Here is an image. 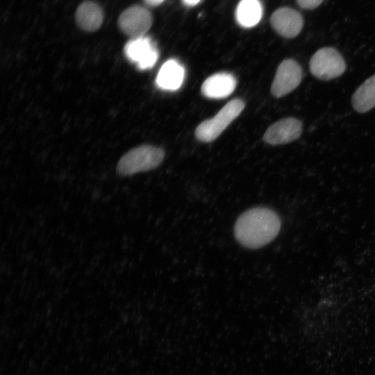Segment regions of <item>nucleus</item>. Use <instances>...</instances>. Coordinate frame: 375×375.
Instances as JSON below:
<instances>
[{
	"mask_svg": "<svg viewBox=\"0 0 375 375\" xmlns=\"http://www.w3.org/2000/svg\"><path fill=\"white\" fill-rule=\"evenodd\" d=\"M281 219L277 213L266 207H256L241 214L234 226L238 242L249 249L262 247L278 234Z\"/></svg>",
	"mask_w": 375,
	"mask_h": 375,
	"instance_id": "f257e3e1",
	"label": "nucleus"
},
{
	"mask_svg": "<svg viewBox=\"0 0 375 375\" xmlns=\"http://www.w3.org/2000/svg\"><path fill=\"white\" fill-rule=\"evenodd\" d=\"M164 151L151 145H142L124 154L118 162L117 172L129 176L156 168L163 160Z\"/></svg>",
	"mask_w": 375,
	"mask_h": 375,
	"instance_id": "f03ea898",
	"label": "nucleus"
},
{
	"mask_svg": "<svg viewBox=\"0 0 375 375\" xmlns=\"http://www.w3.org/2000/svg\"><path fill=\"white\" fill-rule=\"evenodd\" d=\"M244 108L242 100L230 101L212 118L202 122L197 126L195 131L197 139L203 142L215 140L240 115Z\"/></svg>",
	"mask_w": 375,
	"mask_h": 375,
	"instance_id": "7ed1b4c3",
	"label": "nucleus"
},
{
	"mask_svg": "<svg viewBox=\"0 0 375 375\" xmlns=\"http://www.w3.org/2000/svg\"><path fill=\"white\" fill-rule=\"evenodd\" d=\"M311 74L319 80L328 81L342 75L346 63L342 55L334 48L324 47L317 50L309 62Z\"/></svg>",
	"mask_w": 375,
	"mask_h": 375,
	"instance_id": "20e7f679",
	"label": "nucleus"
},
{
	"mask_svg": "<svg viewBox=\"0 0 375 375\" xmlns=\"http://www.w3.org/2000/svg\"><path fill=\"white\" fill-rule=\"evenodd\" d=\"M302 76V68L296 60H284L275 74L271 87L272 95L280 98L291 92L300 84Z\"/></svg>",
	"mask_w": 375,
	"mask_h": 375,
	"instance_id": "39448f33",
	"label": "nucleus"
},
{
	"mask_svg": "<svg viewBox=\"0 0 375 375\" xmlns=\"http://www.w3.org/2000/svg\"><path fill=\"white\" fill-rule=\"evenodd\" d=\"M152 24L150 12L139 6H133L124 10L118 19L120 30L132 38L144 36Z\"/></svg>",
	"mask_w": 375,
	"mask_h": 375,
	"instance_id": "423d86ee",
	"label": "nucleus"
},
{
	"mask_svg": "<svg viewBox=\"0 0 375 375\" xmlns=\"http://www.w3.org/2000/svg\"><path fill=\"white\" fill-rule=\"evenodd\" d=\"M126 58L140 70L152 68L159 56L158 51L148 37L132 38L124 49Z\"/></svg>",
	"mask_w": 375,
	"mask_h": 375,
	"instance_id": "0eeeda50",
	"label": "nucleus"
},
{
	"mask_svg": "<svg viewBox=\"0 0 375 375\" xmlns=\"http://www.w3.org/2000/svg\"><path fill=\"white\" fill-rule=\"evenodd\" d=\"M302 122L294 117L281 119L272 124L265 131L263 140L272 145L290 143L302 133Z\"/></svg>",
	"mask_w": 375,
	"mask_h": 375,
	"instance_id": "6e6552de",
	"label": "nucleus"
},
{
	"mask_svg": "<svg viewBox=\"0 0 375 375\" xmlns=\"http://www.w3.org/2000/svg\"><path fill=\"white\" fill-rule=\"evenodd\" d=\"M272 28L280 35L286 38L296 37L301 31L303 19L301 15L289 7H282L276 10L271 16Z\"/></svg>",
	"mask_w": 375,
	"mask_h": 375,
	"instance_id": "1a4fd4ad",
	"label": "nucleus"
},
{
	"mask_svg": "<svg viewBox=\"0 0 375 375\" xmlns=\"http://www.w3.org/2000/svg\"><path fill=\"white\" fill-rule=\"evenodd\" d=\"M237 81L234 76L227 72H219L207 78L201 91L210 99H222L229 96L235 90Z\"/></svg>",
	"mask_w": 375,
	"mask_h": 375,
	"instance_id": "9d476101",
	"label": "nucleus"
},
{
	"mask_svg": "<svg viewBox=\"0 0 375 375\" xmlns=\"http://www.w3.org/2000/svg\"><path fill=\"white\" fill-rule=\"evenodd\" d=\"M184 78V67L177 60L170 59L160 67L156 82L162 90L174 91L181 88Z\"/></svg>",
	"mask_w": 375,
	"mask_h": 375,
	"instance_id": "9b49d317",
	"label": "nucleus"
},
{
	"mask_svg": "<svg viewBox=\"0 0 375 375\" xmlns=\"http://www.w3.org/2000/svg\"><path fill=\"white\" fill-rule=\"evenodd\" d=\"M75 19L81 29L89 32L95 31L102 24L103 13L98 4L90 1H85L77 8Z\"/></svg>",
	"mask_w": 375,
	"mask_h": 375,
	"instance_id": "f8f14e48",
	"label": "nucleus"
},
{
	"mask_svg": "<svg viewBox=\"0 0 375 375\" xmlns=\"http://www.w3.org/2000/svg\"><path fill=\"white\" fill-rule=\"evenodd\" d=\"M351 103L355 110L364 113L375 106V74L361 84L353 93Z\"/></svg>",
	"mask_w": 375,
	"mask_h": 375,
	"instance_id": "ddd939ff",
	"label": "nucleus"
},
{
	"mask_svg": "<svg viewBox=\"0 0 375 375\" xmlns=\"http://www.w3.org/2000/svg\"><path fill=\"white\" fill-rule=\"evenodd\" d=\"M262 8L258 0H242L235 10V18L242 27L251 28L260 21Z\"/></svg>",
	"mask_w": 375,
	"mask_h": 375,
	"instance_id": "4468645a",
	"label": "nucleus"
},
{
	"mask_svg": "<svg viewBox=\"0 0 375 375\" xmlns=\"http://www.w3.org/2000/svg\"><path fill=\"white\" fill-rule=\"evenodd\" d=\"M297 4L304 9H314L318 7L324 0H296Z\"/></svg>",
	"mask_w": 375,
	"mask_h": 375,
	"instance_id": "2eb2a0df",
	"label": "nucleus"
},
{
	"mask_svg": "<svg viewBox=\"0 0 375 375\" xmlns=\"http://www.w3.org/2000/svg\"><path fill=\"white\" fill-rule=\"evenodd\" d=\"M147 4L151 6H156L161 4L164 0H144Z\"/></svg>",
	"mask_w": 375,
	"mask_h": 375,
	"instance_id": "dca6fc26",
	"label": "nucleus"
},
{
	"mask_svg": "<svg viewBox=\"0 0 375 375\" xmlns=\"http://www.w3.org/2000/svg\"><path fill=\"white\" fill-rule=\"evenodd\" d=\"M201 0H183V3L188 6H194L200 2Z\"/></svg>",
	"mask_w": 375,
	"mask_h": 375,
	"instance_id": "f3484780",
	"label": "nucleus"
}]
</instances>
